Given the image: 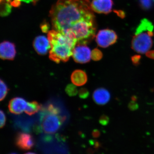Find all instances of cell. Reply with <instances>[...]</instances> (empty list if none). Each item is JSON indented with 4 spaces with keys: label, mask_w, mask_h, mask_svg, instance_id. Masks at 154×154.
Returning a JSON list of instances; mask_svg holds the SVG:
<instances>
[{
    "label": "cell",
    "mask_w": 154,
    "mask_h": 154,
    "mask_svg": "<svg viewBox=\"0 0 154 154\" xmlns=\"http://www.w3.org/2000/svg\"><path fill=\"white\" fill-rule=\"evenodd\" d=\"M42 110L47 113L53 114H59L60 113V110L59 108L52 104H48L46 107L42 108Z\"/></svg>",
    "instance_id": "9a60e30c"
},
{
    "label": "cell",
    "mask_w": 154,
    "mask_h": 154,
    "mask_svg": "<svg viewBox=\"0 0 154 154\" xmlns=\"http://www.w3.org/2000/svg\"><path fill=\"white\" fill-rule=\"evenodd\" d=\"M42 108L41 104L36 101H33L28 102L25 111L26 114L31 116L37 113L39 110H42Z\"/></svg>",
    "instance_id": "5bb4252c"
},
{
    "label": "cell",
    "mask_w": 154,
    "mask_h": 154,
    "mask_svg": "<svg viewBox=\"0 0 154 154\" xmlns=\"http://www.w3.org/2000/svg\"><path fill=\"white\" fill-rule=\"evenodd\" d=\"M109 119L107 116L103 115L99 119V123L103 125H107L109 123Z\"/></svg>",
    "instance_id": "7402d4cb"
},
{
    "label": "cell",
    "mask_w": 154,
    "mask_h": 154,
    "mask_svg": "<svg viewBox=\"0 0 154 154\" xmlns=\"http://www.w3.org/2000/svg\"><path fill=\"white\" fill-rule=\"evenodd\" d=\"M146 56L149 58L154 60V50L148 51L146 53Z\"/></svg>",
    "instance_id": "484cf974"
},
{
    "label": "cell",
    "mask_w": 154,
    "mask_h": 154,
    "mask_svg": "<svg viewBox=\"0 0 154 154\" xmlns=\"http://www.w3.org/2000/svg\"><path fill=\"white\" fill-rule=\"evenodd\" d=\"M28 103L26 100L21 97H16L9 102L8 108L11 113L15 114L22 113L26 109Z\"/></svg>",
    "instance_id": "8fae6325"
},
{
    "label": "cell",
    "mask_w": 154,
    "mask_h": 154,
    "mask_svg": "<svg viewBox=\"0 0 154 154\" xmlns=\"http://www.w3.org/2000/svg\"><path fill=\"white\" fill-rule=\"evenodd\" d=\"M114 12L116 13L118 16L120 18H123L125 17V13L124 11H116Z\"/></svg>",
    "instance_id": "d4e9b609"
},
{
    "label": "cell",
    "mask_w": 154,
    "mask_h": 154,
    "mask_svg": "<svg viewBox=\"0 0 154 154\" xmlns=\"http://www.w3.org/2000/svg\"><path fill=\"white\" fill-rule=\"evenodd\" d=\"M16 55L15 45L8 41H4L0 45V56L3 60H13Z\"/></svg>",
    "instance_id": "9c48e42d"
},
{
    "label": "cell",
    "mask_w": 154,
    "mask_h": 154,
    "mask_svg": "<svg viewBox=\"0 0 154 154\" xmlns=\"http://www.w3.org/2000/svg\"><path fill=\"white\" fill-rule=\"evenodd\" d=\"M154 26L147 19L141 20L137 27L131 42V48L140 54L146 53L153 45Z\"/></svg>",
    "instance_id": "3957f363"
},
{
    "label": "cell",
    "mask_w": 154,
    "mask_h": 154,
    "mask_svg": "<svg viewBox=\"0 0 154 154\" xmlns=\"http://www.w3.org/2000/svg\"><path fill=\"white\" fill-rule=\"evenodd\" d=\"M141 56L140 55H135L133 56L131 58V61L134 66L139 65L140 63Z\"/></svg>",
    "instance_id": "44dd1931"
},
{
    "label": "cell",
    "mask_w": 154,
    "mask_h": 154,
    "mask_svg": "<svg viewBox=\"0 0 154 154\" xmlns=\"http://www.w3.org/2000/svg\"><path fill=\"white\" fill-rule=\"evenodd\" d=\"M93 98L96 104L103 105L107 104L110 101V95L109 91L106 89L100 88L94 91Z\"/></svg>",
    "instance_id": "7c38bea8"
},
{
    "label": "cell",
    "mask_w": 154,
    "mask_h": 154,
    "mask_svg": "<svg viewBox=\"0 0 154 154\" xmlns=\"http://www.w3.org/2000/svg\"><path fill=\"white\" fill-rule=\"evenodd\" d=\"M72 82L75 86L84 85L87 83L88 76L85 72L82 70H76L73 72L71 76Z\"/></svg>",
    "instance_id": "4fadbf2b"
},
{
    "label": "cell",
    "mask_w": 154,
    "mask_h": 154,
    "mask_svg": "<svg viewBox=\"0 0 154 154\" xmlns=\"http://www.w3.org/2000/svg\"><path fill=\"white\" fill-rule=\"evenodd\" d=\"M33 45L35 51L39 55H45L51 48L49 39L43 36L36 37L33 42Z\"/></svg>",
    "instance_id": "30bf717a"
},
{
    "label": "cell",
    "mask_w": 154,
    "mask_h": 154,
    "mask_svg": "<svg viewBox=\"0 0 154 154\" xmlns=\"http://www.w3.org/2000/svg\"><path fill=\"white\" fill-rule=\"evenodd\" d=\"M42 30L44 32H46L48 30V26L47 25H44L42 26Z\"/></svg>",
    "instance_id": "83f0119b"
},
{
    "label": "cell",
    "mask_w": 154,
    "mask_h": 154,
    "mask_svg": "<svg viewBox=\"0 0 154 154\" xmlns=\"http://www.w3.org/2000/svg\"><path fill=\"white\" fill-rule=\"evenodd\" d=\"M79 95L81 99H86L89 96V92L86 88H81L79 91Z\"/></svg>",
    "instance_id": "ffe728a7"
},
{
    "label": "cell",
    "mask_w": 154,
    "mask_h": 154,
    "mask_svg": "<svg viewBox=\"0 0 154 154\" xmlns=\"http://www.w3.org/2000/svg\"><path fill=\"white\" fill-rule=\"evenodd\" d=\"M0 114H1V122H0L1 125H0V127L1 128H2L6 124V117L5 114L2 110H1Z\"/></svg>",
    "instance_id": "603a6c76"
},
{
    "label": "cell",
    "mask_w": 154,
    "mask_h": 154,
    "mask_svg": "<svg viewBox=\"0 0 154 154\" xmlns=\"http://www.w3.org/2000/svg\"><path fill=\"white\" fill-rule=\"evenodd\" d=\"M103 57V54L102 51L98 49L95 48L91 52V58L94 61H99Z\"/></svg>",
    "instance_id": "d6986e66"
},
{
    "label": "cell",
    "mask_w": 154,
    "mask_h": 154,
    "mask_svg": "<svg viewBox=\"0 0 154 154\" xmlns=\"http://www.w3.org/2000/svg\"><path fill=\"white\" fill-rule=\"evenodd\" d=\"M48 37L51 45L49 58L57 63L68 61L77 44L76 40L54 30L49 31Z\"/></svg>",
    "instance_id": "7a4b0ae2"
},
{
    "label": "cell",
    "mask_w": 154,
    "mask_h": 154,
    "mask_svg": "<svg viewBox=\"0 0 154 154\" xmlns=\"http://www.w3.org/2000/svg\"><path fill=\"white\" fill-rule=\"evenodd\" d=\"M15 143L19 149L23 150L31 149L35 145L33 137L31 134L25 133H18L16 136Z\"/></svg>",
    "instance_id": "52a82bcc"
},
{
    "label": "cell",
    "mask_w": 154,
    "mask_h": 154,
    "mask_svg": "<svg viewBox=\"0 0 154 154\" xmlns=\"http://www.w3.org/2000/svg\"><path fill=\"white\" fill-rule=\"evenodd\" d=\"M154 2V0H153Z\"/></svg>",
    "instance_id": "4dcf8cb0"
},
{
    "label": "cell",
    "mask_w": 154,
    "mask_h": 154,
    "mask_svg": "<svg viewBox=\"0 0 154 154\" xmlns=\"http://www.w3.org/2000/svg\"><path fill=\"white\" fill-rule=\"evenodd\" d=\"M153 1V0H139V5L143 10L147 11L152 7Z\"/></svg>",
    "instance_id": "2e32d148"
},
{
    "label": "cell",
    "mask_w": 154,
    "mask_h": 154,
    "mask_svg": "<svg viewBox=\"0 0 154 154\" xmlns=\"http://www.w3.org/2000/svg\"><path fill=\"white\" fill-rule=\"evenodd\" d=\"M99 135H100V133H99V131L95 130L93 131V136L94 137H99Z\"/></svg>",
    "instance_id": "4316f807"
},
{
    "label": "cell",
    "mask_w": 154,
    "mask_h": 154,
    "mask_svg": "<svg viewBox=\"0 0 154 154\" xmlns=\"http://www.w3.org/2000/svg\"><path fill=\"white\" fill-rule=\"evenodd\" d=\"M65 91L67 94L70 96H75L78 93V90L75 85L69 84L66 86Z\"/></svg>",
    "instance_id": "ac0fdd59"
},
{
    "label": "cell",
    "mask_w": 154,
    "mask_h": 154,
    "mask_svg": "<svg viewBox=\"0 0 154 154\" xmlns=\"http://www.w3.org/2000/svg\"><path fill=\"white\" fill-rule=\"evenodd\" d=\"M25 154H36L34 153L30 152H29L27 153H25Z\"/></svg>",
    "instance_id": "f1b7e54d"
},
{
    "label": "cell",
    "mask_w": 154,
    "mask_h": 154,
    "mask_svg": "<svg viewBox=\"0 0 154 154\" xmlns=\"http://www.w3.org/2000/svg\"><path fill=\"white\" fill-rule=\"evenodd\" d=\"M118 36L115 31L109 29L100 30L96 36V41L100 47L106 48L115 43Z\"/></svg>",
    "instance_id": "5b68a950"
},
{
    "label": "cell",
    "mask_w": 154,
    "mask_h": 154,
    "mask_svg": "<svg viewBox=\"0 0 154 154\" xmlns=\"http://www.w3.org/2000/svg\"><path fill=\"white\" fill-rule=\"evenodd\" d=\"M92 11L87 0H58L50 12L53 30L86 45L96 32Z\"/></svg>",
    "instance_id": "6da1fadb"
},
{
    "label": "cell",
    "mask_w": 154,
    "mask_h": 154,
    "mask_svg": "<svg viewBox=\"0 0 154 154\" xmlns=\"http://www.w3.org/2000/svg\"><path fill=\"white\" fill-rule=\"evenodd\" d=\"M72 57L78 63H85L91 58V49L86 45L78 44L73 51Z\"/></svg>",
    "instance_id": "8992f818"
},
{
    "label": "cell",
    "mask_w": 154,
    "mask_h": 154,
    "mask_svg": "<svg viewBox=\"0 0 154 154\" xmlns=\"http://www.w3.org/2000/svg\"><path fill=\"white\" fill-rule=\"evenodd\" d=\"M15 154V153H12V154Z\"/></svg>",
    "instance_id": "f546056e"
},
{
    "label": "cell",
    "mask_w": 154,
    "mask_h": 154,
    "mask_svg": "<svg viewBox=\"0 0 154 154\" xmlns=\"http://www.w3.org/2000/svg\"><path fill=\"white\" fill-rule=\"evenodd\" d=\"M42 110L40 121L42 130L48 134L55 133L65 121L66 117L58 114L47 113Z\"/></svg>",
    "instance_id": "277c9868"
},
{
    "label": "cell",
    "mask_w": 154,
    "mask_h": 154,
    "mask_svg": "<svg viewBox=\"0 0 154 154\" xmlns=\"http://www.w3.org/2000/svg\"><path fill=\"white\" fill-rule=\"evenodd\" d=\"M113 5L112 0H93L91 4V8L94 12L105 14L112 11Z\"/></svg>",
    "instance_id": "ba28073f"
},
{
    "label": "cell",
    "mask_w": 154,
    "mask_h": 154,
    "mask_svg": "<svg viewBox=\"0 0 154 154\" xmlns=\"http://www.w3.org/2000/svg\"><path fill=\"white\" fill-rule=\"evenodd\" d=\"M135 101H132V102L129 103L128 107H129L130 109L131 110H136L138 107L137 103H136Z\"/></svg>",
    "instance_id": "cb8c5ba5"
},
{
    "label": "cell",
    "mask_w": 154,
    "mask_h": 154,
    "mask_svg": "<svg viewBox=\"0 0 154 154\" xmlns=\"http://www.w3.org/2000/svg\"><path fill=\"white\" fill-rule=\"evenodd\" d=\"M1 101H2L5 98L6 96H7V94H8V86L5 84V83L3 81L2 79L1 80Z\"/></svg>",
    "instance_id": "e0dca14e"
}]
</instances>
